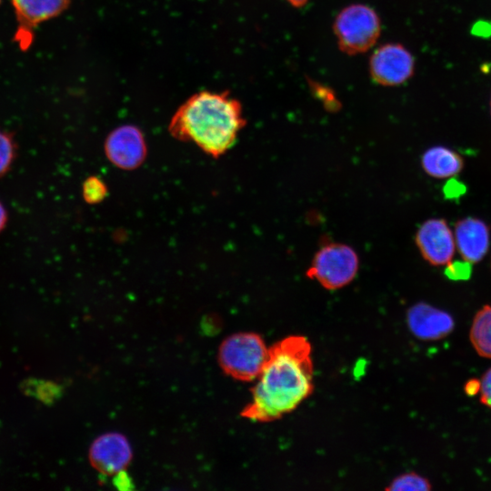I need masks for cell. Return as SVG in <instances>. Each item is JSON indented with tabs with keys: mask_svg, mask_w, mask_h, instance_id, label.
Returning <instances> with one entry per match:
<instances>
[{
	"mask_svg": "<svg viewBox=\"0 0 491 491\" xmlns=\"http://www.w3.org/2000/svg\"><path fill=\"white\" fill-rule=\"evenodd\" d=\"M269 354L264 339L253 332L234 334L219 346L218 362L222 369L241 381L258 377Z\"/></svg>",
	"mask_w": 491,
	"mask_h": 491,
	"instance_id": "cell-3",
	"label": "cell"
},
{
	"mask_svg": "<svg viewBox=\"0 0 491 491\" xmlns=\"http://www.w3.org/2000/svg\"><path fill=\"white\" fill-rule=\"evenodd\" d=\"M104 151L112 165L119 169L131 171L145 162L147 146L144 134L137 126L124 125L108 134Z\"/></svg>",
	"mask_w": 491,
	"mask_h": 491,
	"instance_id": "cell-7",
	"label": "cell"
},
{
	"mask_svg": "<svg viewBox=\"0 0 491 491\" xmlns=\"http://www.w3.org/2000/svg\"><path fill=\"white\" fill-rule=\"evenodd\" d=\"M469 337L476 353L491 359V306H484L475 315Z\"/></svg>",
	"mask_w": 491,
	"mask_h": 491,
	"instance_id": "cell-14",
	"label": "cell"
},
{
	"mask_svg": "<svg viewBox=\"0 0 491 491\" xmlns=\"http://www.w3.org/2000/svg\"><path fill=\"white\" fill-rule=\"evenodd\" d=\"M107 195V187L104 181L95 176H88L82 185V196L90 205L102 202Z\"/></svg>",
	"mask_w": 491,
	"mask_h": 491,
	"instance_id": "cell-18",
	"label": "cell"
},
{
	"mask_svg": "<svg viewBox=\"0 0 491 491\" xmlns=\"http://www.w3.org/2000/svg\"><path fill=\"white\" fill-rule=\"evenodd\" d=\"M132 457L127 439L119 433H106L98 436L89 448L92 466L103 475L115 476L123 472Z\"/></svg>",
	"mask_w": 491,
	"mask_h": 491,
	"instance_id": "cell-10",
	"label": "cell"
},
{
	"mask_svg": "<svg viewBox=\"0 0 491 491\" xmlns=\"http://www.w3.org/2000/svg\"><path fill=\"white\" fill-rule=\"evenodd\" d=\"M415 59L401 44L380 45L369 59L372 80L384 86H396L406 82L414 74Z\"/></svg>",
	"mask_w": 491,
	"mask_h": 491,
	"instance_id": "cell-6",
	"label": "cell"
},
{
	"mask_svg": "<svg viewBox=\"0 0 491 491\" xmlns=\"http://www.w3.org/2000/svg\"><path fill=\"white\" fill-rule=\"evenodd\" d=\"M0 2H1V0H0Z\"/></svg>",
	"mask_w": 491,
	"mask_h": 491,
	"instance_id": "cell-27",
	"label": "cell"
},
{
	"mask_svg": "<svg viewBox=\"0 0 491 491\" xmlns=\"http://www.w3.org/2000/svg\"><path fill=\"white\" fill-rule=\"evenodd\" d=\"M311 352L310 342L302 336H289L269 347L242 416L271 422L295 410L314 390Z\"/></svg>",
	"mask_w": 491,
	"mask_h": 491,
	"instance_id": "cell-1",
	"label": "cell"
},
{
	"mask_svg": "<svg viewBox=\"0 0 491 491\" xmlns=\"http://www.w3.org/2000/svg\"><path fill=\"white\" fill-rule=\"evenodd\" d=\"M489 105H490V114H491V96H490V103H489Z\"/></svg>",
	"mask_w": 491,
	"mask_h": 491,
	"instance_id": "cell-26",
	"label": "cell"
},
{
	"mask_svg": "<svg viewBox=\"0 0 491 491\" xmlns=\"http://www.w3.org/2000/svg\"><path fill=\"white\" fill-rule=\"evenodd\" d=\"M17 146L12 134L0 129V177L11 168L16 156Z\"/></svg>",
	"mask_w": 491,
	"mask_h": 491,
	"instance_id": "cell-17",
	"label": "cell"
},
{
	"mask_svg": "<svg viewBox=\"0 0 491 491\" xmlns=\"http://www.w3.org/2000/svg\"><path fill=\"white\" fill-rule=\"evenodd\" d=\"M407 326L418 339L436 341L448 336L455 321L450 314L425 302L412 306L406 314Z\"/></svg>",
	"mask_w": 491,
	"mask_h": 491,
	"instance_id": "cell-11",
	"label": "cell"
},
{
	"mask_svg": "<svg viewBox=\"0 0 491 491\" xmlns=\"http://www.w3.org/2000/svg\"><path fill=\"white\" fill-rule=\"evenodd\" d=\"M23 390L44 403H51L58 398L61 388L52 381L28 379L23 384Z\"/></svg>",
	"mask_w": 491,
	"mask_h": 491,
	"instance_id": "cell-15",
	"label": "cell"
},
{
	"mask_svg": "<svg viewBox=\"0 0 491 491\" xmlns=\"http://www.w3.org/2000/svg\"><path fill=\"white\" fill-rule=\"evenodd\" d=\"M445 269L446 276L453 281H465L472 275V265L466 260L449 262Z\"/></svg>",
	"mask_w": 491,
	"mask_h": 491,
	"instance_id": "cell-19",
	"label": "cell"
},
{
	"mask_svg": "<svg viewBox=\"0 0 491 491\" xmlns=\"http://www.w3.org/2000/svg\"><path fill=\"white\" fill-rule=\"evenodd\" d=\"M466 190V185L455 178L449 179L443 188L444 195L448 199L459 198Z\"/></svg>",
	"mask_w": 491,
	"mask_h": 491,
	"instance_id": "cell-22",
	"label": "cell"
},
{
	"mask_svg": "<svg viewBox=\"0 0 491 491\" xmlns=\"http://www.w3.org/2000/svg\"><path fill=\"white\" fill-rule=\"evenodd\" d=\"M480 401L491 409V368H489L480 380Z\"/></svg>",
	"mask_w": 491,
	"mask_h": 491,
	"instance_id": "cell-21",
	"label": "cell"
},
{
	"mask_svg": "<svg viewBox=\"0 0 491 491\" xmlns=\"http://www.w3.org/2000/svg\"><path fill=\"white\" fill-rule=\"evenodd\" d=\"M385 489L387 491H428L431 489V483L421 475L409 472L394 478Z\"/></svg>",
	"mask_w": 491,
	"mask_h": 491,
	"instance_id": "cell-16",
	"label": "cell"
},
{
	"mask_svg": "<svg viewBox=\"0 0 491 491\" xmlns=\"http://www.w3.org/2000/svg\"><path fill=\"white\" fill-rule=\"evenodd\" d=\"M17 22L15 41L26 50L34 40L35 28L41 23L61 15L70 0H11Z\"/></svg>",
	"mask_w": 491,
	"mask_h": 491,
	"instance_id": "cell-8",
	"label": "cell"
},
{
	"mask_svg": "<svg viewBox=\"0 0 491 491\" xmlns=\"http://www.w3.org/2000/svg\"><path fill=\"white\" fill-rule=\"evenodd\" d=\"M456 246L464 260L472 263L481 261L490 246V229L483 220L467 216L455 225Z\"/></svg>",
	"mask_w": 491,
	"mask_h": 491,
	"instance_id": "cell-12",
	"label": "cell"
},
{
	"mask_svg": "<svg viewBox=\"0 0 491 491\" xmlns=\"http://www.w3.org/2000/svg\"><path fill=\"white\" fill-rule=\"evenodd\" d=\"M358 256L345 244L328 243L315 255L307 277L316 280L323 287L336 290L348 285L356 276Z\"/></svg>",
	"mask_w": 491,
	"mask_h": 491,
	"instance_id": "cell-5",
	"label": "cell"
},
{
	"mask_svg": "<svg viewBox=\"0 0 491 491\" xmlns=\"http://www.w3.org/2000/svg\"><path fill=\"white\" fill-rule=\"evenodd\" d=\"M416 243L424 259L433 266L448 264L456 250L454 234L443 218L424 222L416 234Z\"/></svg>",
	"mask_w": 491,
	"mask_h": 491,
	"instance_id": "cell-9",
	"label": "cell"
},
{
	"mask_svg": "<svg viewBox=\"0 0 491 491\" xmlns=\"http://www.w3.org/2000/svg\"><path fill=\"white\" fill-rule=\"evenodd\" d=\"M422 167L432 177L450 178L462 171L464 159L455 150L436 145L423 154Z\"/></svg>",
	"mask_w": 491,
	"mask_h": 491,
	"instance_id": "cell-13",
	"label": "cell"
},
{
	"mask_svg": "<svg viewBox=\"0 0 491 491\" xmlns=\"http://www.w3.org/2000/svg\"><path fill=\"white\" fill-rule=\"evenodd\" d=\"M246 125L240 102L227 92L202 91L190 96L172 116L168 131L218 158L231 149Z\"/></svg>",
	"mask_w": 491,
	"mask_h": 491,
	"instance_id": "cell-2",
	"label": "cell"
},
{
	"mask_svg": "<svg viewBox=\"0 0 491 491\" xmlns=\"http://www.w3.org/2000/svg\"><path fill=\"white\" fill-rule=\"evenodd\" d=\"M333 29L340 50L347 55H357L376 44L381 33V21L369 5L353 4L339 12Z\"/></svg>",
	"mask_w": 491,
	"mask_h": 491,
	"instance_id": "cell-4",
	"label": "cell"
},
{
	"mask_svg": "<svg viewBox=\"0 0 491 491\" xmlns=\"http://www.w3.org/2000/svg\"><path fill=\"white\" fill-rule=\"evenodd\" d=\"M8 220L7 211L0 201V233L5 229Z\"/></svg>",
	"mask_w": 491,
	"mask_h": 491,
	"instance_id": "cell-24",
	"label": "cell"
},
{
	"mask_svg": "<svg viewBox=\"0 0 491 491\" xmlns=\"http://www.w3.org/2000/svg\"><path fill=\"white\" fill-rule=\"evenodd\" d=\"M291 5L295 7H302L307 4L309 0H286Z\"/></svg>",
	"mask_w": 491,
	"mask_h": 491,
	"instance_id": "cell-25",
	"label": "cell"
},
{
	"mask_svg": "<svg viewBox=\"0 0 491 491\" xmlns=\"http://www.w3.org/2000/svg\"><path fill=\"white\" fill-rule=\"evenodd\" d=\"M310 87L316 96L324 103L327 110L336 111L340 107V104L336 99L335 94L331 89L316 82H312Z\"/></svg>",
	"mask_w": 491,
	"mask_h": 491,
	"instance_id": "cell-20",
	"label": "cell"
},
{
	"mask_svg": "<svg viewBox=\"0 0 491 491\" xmlns=\"http://www.w3.org/2000/svg\"><path fill=\"white\" fill-rule=\"evenodd\" d=\"M480 380L470 379L465 385V392L469 396H475L479 393Z\"/></svg>",
	"mask_w": 491,
	"mask_h": 491,
	"instance_id": "cell-23",
	"label": "cell"
}]
</instances>
